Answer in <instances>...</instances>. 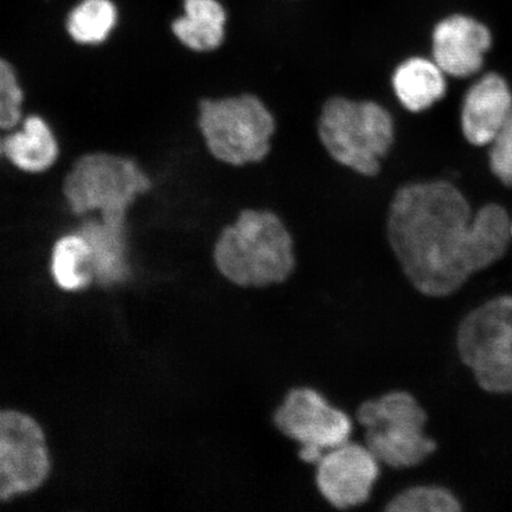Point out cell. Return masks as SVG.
I'll list each match as a JSON object with an SVG mask.
<instances>
[{
  "label": "cell",
  "instance_id": "cell-1",
  "mask_svg": "<svg viewBox=\"0 0 512 512\" xmlns=\"http://www.w3.org/2000/svg\"><path fill=\"white\" fill-rule=\"evenodd\" d=\"M511 217L501 204L473 211L446 178L401 185L389 204L386 233L400 273L431 298L457 293L508 252Z\"/></svg>",
  "mask_w": 512,
  "mask_h": 512
},
{
  "label": "cell",
  "instance_id": "cell-2",
  "mask_svg": "<svg viewBox=\"0 0 512 512\" xmlns=\"http://www.w3.org/2000/svg\"><path fill=\"white\" fill-rule=\"evenodd\" d=\"M211 260L224 279L245 290L283 285L298 268L291 229L273 210L261 208L243 209L223 227Z\"/></svg>",
  "mask_w": 512,
  "mask_h": 512
},
{
  "label": "cell",
  "instance_id": "cell-3",
  "mask_svg": "<svg viewBox=\"0 0 512 512\" xmlns=\"http://www.w3.org/2000/svg\"><path fill=\"white\" fill-rule=\"evenodd\" d=\"M153 187L155 181L138 159L111 151L83 153L61 182L64 203L74 219L96 214L118 223H128L133 208Z\"/></svg>",
  "mask_w": 512,
  "mask_h": 512
},
{
  "label": "cell",
  "instance_id": "cell-4",
  "mask_svg": "<svg viewBox=\"0 0 512 512\" xmlns=\"http://www.w3.org/2000/svg\"><path fill=\"white\" fill-rule=\"evenodd\" d=\"M317 130L330 158L364 177L380 174L396 139V121L388 107L344 95L324 102Z\"/></svg>",
  "mask_w": 512,
  "mask_h": 512
},
{
  "label": "cell",
  "instance_id": "cell-5",
  "mask_svg": "<svg viewBox=\"0 0 512 512\" xmlns=\"http://www.w3.org/2000/svg\"><path fill=\"white\" fill-rule=\"evenodd\" d=\"M197 125L210 156L235 168L270 155L277 131L272 111L253 93L201 99Z\"/></svg>",
  "mask_w": 512,
  "mask_h": 512
},
{
  "label": "cell",
  "instance_id": "cell-6",
  "mask_svg": "<svg viewBox=\"0 0 512 512\" xmlns=\"http://www.w3.org/2000/svg\"><path fill=\"white\" fill-rule=\"evenodd\" d=\"M356 420L364 428V445L390 469H412L437 451L438 444L426 433L424 407L406 390L362 402Z\"/></svg>",
  "mask_w": 512,
  "mask_h": 512
},
{
  "label": "cell",
  "instance_id": "cell-7",
  "mask_svg": "<svg viewBox=\"0 0 512 512\" xmlns=\"http://www.w3.org/2000/svg\"><path fill=\"white\" fill-rule=\"evenodd\" d=\"M460 361L485 392L512 395V296H498L467 313L457 329Z\"/></svg>",
  "mask_w": 512,
  "mask_h": 512
},
{
  "label": "cell",
  "instance_id": "cell-8",
  "mask_svg": "<svg viewBox=\"0 0 512 512\" xmlns=\"http://www.w3.org/2000/svg\"><path fill=\"white\" fill-rule=\"evenodd\" d=\"M273 422L300 446L299 459L315 466L326 452L348 443L354 431L350 416L310 387L291 389L274 412Z\"/></svg>",
  "mask_w": 512,
  "mask_h": 512
},
{
  "label": "cell",
  "instance_id": "cell-9",
  "mask_svg": "<svg viewBox=\"0 0 512 512\" xmlns=\"http://www.w3.org/2000/svg\"><path fill=\"white\" fill-rule=\"evenodd\" d=\"M49 467L40 425L28 415L0 411V501L37 489Z\"/></svg>",
  "mask_w": 512,
  "mask_h": 512
},
{
  "label": "cell",
  "instance_id": "cell-10",
  "mask_svg": "<svg viewBox=\"0 0 512 512\" xmlns=\"http://www.w3.org/2000/svg\"><path fill=\"white\" fill-rule=\"evenodd\" d=\"M380 475L381 463L369 448L349 440L319 460L315 482L331 507L348 510L369 501Z\"/></svg>",
  "mask_w": 512,
  "mask_h": 512
},
{
  "label": "cell",
  "instance_id": "cell-11",
  "mask_svg": "<svg viewBox=\"0 0 512 512\" xmlns=\"http://www.w3.org/2000/svg\"><path fill=\"white\" fill-rule=\"evenodd\" d=\"M491 47L490 29L470 16L445 17L431 32L430 56L447 78L466 79L478 74Z\"/></svg>",
  "mask_w": 512,
  "mask_h": 512
},
{
  "label": "cell",
  "instance_id": "cell-12",
  "mask_svg": "<svg viewBox=\"0 0 512 512\" xmlns=\"http://www.w3.org/2000/svg\"><path fill=\"white\" fill-rule=\"evenodd\" d=\"M512 114V92L497 73L478 79L466 92L460 107V130L473 146H489Z\"/></svg>",
  "mask_w": 512,
  "mask_h": 512
},
{
  "label": "cell",
  "instance_id": "cell-13",
  "mask_svg": "<svg viewBox=\"0 0 512 512\" xmlns=\"http://www.w3.org/2000/svg\"><path fill=\"white\" fill-rule=\"evenodd\" d=\"M3 156L22 174L43 175L60 162L61 144L41 114L24 115L22 124L3 138Z\"/></svg>",
  "mask_w": 512,
  "mask_h": 512
},
{
  "label": "cell",
  "instance_id": "cell-14",
  "mask_svg": "<svg viewBox=\"0 0 512 512\" xmlns=\"http://www.w3.org/2000/svg\"><path fill=\"white\" fill-rule=\"evenodd\" d=\"M390 86L403 110L412 114L432 110L448 94L447 75L427 55L402 60L390 76Z\"/></svg>",
  "mask_w": 512,
  "mask_h": 512
},
{
  "label": "cell",
  "instance_id": "cell-15",
  "mask_svg": "<svg viewBox=\"0 0 512 512\" xmlns=\"http://www.w3.org/2000/svg\"><path fill=\"white\" fill-rule=\"evenodd\" d=\"M75 232L80 233L92 249L94 274L102 285L123 281L130 271L127 262L128 223L102 220L99 215L79 219Z\"/></svg>",
  "mask_w": 512,
  "mask_h": 512
},
{
  "label": "cell",
  "instance_id": "cell-16",
  "mask_svg": "<svg viewBox=\"0 0 512 512\" xmlns=\"http://www.w3.org/2000/svg\"><path fill=\"white\" fill-rule=\"evenodd\" d=\"M229 17L219 0H184L183 15L171 24L182 47L196 54L213 53L223 46Z\"/></svg>",
  "mask_w": 512,
  "mask_h": 512
},
{
  "label": "cell",
  "instance_id": "cell-17",
  "mask_svg": "<svg viewBox=\"0 0 512 512\" xmlns=\"http://www.w3.org/2000/svg\"><path fill=\"white\" fill-rule=\"evenodd\" d=\"M50 270L63 290L78 291L88 286L95 274L92 249L87 240L75 230L57 239L51 251Z\"/></svg>",
  "mask_w": 512,
  "mask_h": 512
},
{
  "label": "cell",
  "instance_id": "cell-18",
  "mask_svg": "<svg viewBox=\"0 0 512 512\" xmlns=\"http://www.w3.org/2000/svg\"><path fill=\"white\" fill-rule=\"evenodd\" d=\"M118 22V11L111 0H83L70 11L67 31L81 46H99L111 36Z\"/></svg>",
  "mask_w": 512,
  "mask_h": 512
},
{
  "label": "cell",
  "instance_id": "cell-19",
  "mask_svg": "<svg viewBox=\"0 0 512 512\" xmlns=\"http://www.w3.org/2000/svg\"><path fill=\"white\" fill-rule=\"evenodd\" d=\"M462 502L451 490L440 485H415L395 495L387 512H459Z\"/></svg>",
  "mask_w": 512,
  "mask_h": 512
},
{
  "label": "cell",
  "instance_id": "cell-20",
  "mask_svg": "<svg viewBox=\"0 0 512 512\" xmlns=\"http://www.w3.org/2000/svg\"><path fill=\"white\" fill-rule=\"evenodd\" d=\"M27 93L17 68L0 57V132L9 133L22 124Z\"/></svg>",
  "mask_w": 512,
  "mask_h": 512
},
{
  "label": "cell",
  "instance_id": "cell-21",
  "mask_svg": "<svg viewBox=\"0 0 512 512\" xmlns=\"http://www.w3.org/2000/svg\"><path fill=\"white\" fill-rule=\"evenodd\" d=\"M489 166L499 182L512 188V114L489 145Z\"/></svg>",
  "mask_w": 512,
  "mask_h": 512
},
{
  "label": "cell",
  "instance_id": "cell-22",
  "mask_svg": "<svg viewBox=\"0 0 512 512\" xmlns=\"http://www.w3.org/2000/svg\"><path fill=\"white\" fill-rule=\"evenodd\" d=\"M3 156V138L0 137V157Z\"/></svg>",
  "mask_w": 512,
  "mask_h": 512
},
{
  "label": "cell",
  "instance_id": "cell-23",
  "mask_svg": "<svg viewBox=\"0 0 512 512\" xmlns=\"http://www.w3.org/2000/svg\"><path fill=\"white\" fill-rule=\"evenodd\" d=\"M510 233H511V239H512V219H511V224H510Z\"/></svg>",
  "mask_w": 512,
  "mask_h": 512
}]
</instances>
